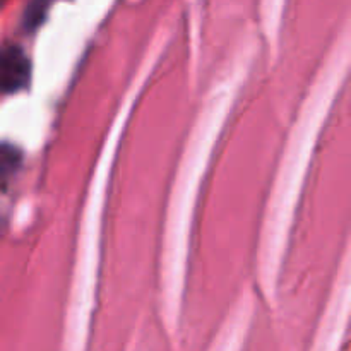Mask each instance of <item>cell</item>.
<instances>
[{
    "label": "cell",
    "instance_id": "6da1fadb",
    "mask_svg": "<svg viewBox=\"0 0 351 351\" xmlns=\"http://www.w3.org/2000/svg\"><path fill=\"white\" fill-rule=\"evenodd\" d=\"M31 79V62L17 45L0 48V93L14 95L27 88Z\"/></svg>",
    "mask_w": 351,
    "mask_h": 351
},
{
    "label": "cell",
    "instance_id": "7a4b0ae2",
    "mask_svg": "<svg viewBox=\"0 0 351 351\" xmlns=\"http://www.w3.org/2000/svg\"><path fill=\"white\" fill-rule=\"evenodd\" d=\"M23 163V153L14 144H0V187H5Z\"/></svg>",
    "mask_w": 351,
    "mask_h": 351
},
{
    "label": "cell",
    "instance_id": "3957f363",
    "mask_svg": "<svg viewBox=\"0 0 351 351\" xmlns=\"http://www.w3.org/2000/svg\"><path fill=\"white\" fill-rule=\"evenodd\" d=\"M51 0H31L29 5L24 10V27L27 31H34L41 26L50 9Z\"/></svg>",
    "mask_w": 351,
    "mask_h": 351
}]
</instances>
